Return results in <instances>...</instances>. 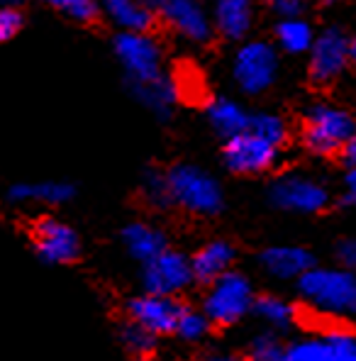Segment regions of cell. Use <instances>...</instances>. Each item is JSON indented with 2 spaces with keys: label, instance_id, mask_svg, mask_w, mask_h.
<instances>
[{
  "label": "cell",
  "instance_id": "6da1fadb",
  "mask_svg": "<svg viewBox=\"0 0 356 361\" xmlns=\"http://www.w3.org/2000/svg\"><path fill=\"white\" fill-rule=\"evenodd\" d=\"M300 298L315 312L327 317H352L356 310V279L352 269L310 267L297 276Z\"/></svg>",
  "mask_w": 356,
  "mask_h": 361
},
{
  "label": "cell",
  "instance_id": "7a4b0ae2",
  "mask_svg": "<svg viewBox=\"0 0 356 361\" xmlns=\"http://www.w3.org/2000/svg\"><path fill=\"white\" fill-rule=\"evenodd\" d=\"M171 205H180L183 210L195 215H215L225 205V195L212 173L193 164H178L166 173Z\"/></svg>",
  "mask_w": 356,
  "mask_h": 361
},
{
  "label": "cell",
  "instance_id": "3957f363",
  "mask_svg": "<svg viewBox=\"0 0 356 361\" xmlns=\"http://www.w3.org/2000/svg\"><path fill=\"white\" fill-rule=\"evenodd\" d=\"M254 305V288L252 281L239 271H225L210 281V288L203 298V312L208 315L212 325L230 327L237 325Z\"/></svg>",
  "mask_w": 356,
  "mask_h": 361
},
{
  "label": "cell",
  "instance_id": "277c9868",
  "mask_svg": "<svg viewBox=\"0 0 356 361\" xmlns=\"http://www.w3.org/2000/svg\"><path fill=\"white\" fill-rule=\"evenodd\" d=\"M349 140H354V118L347 110L327 103L307 110L302 142L310 152L320 154V157H332Z\"/></svg>",
  "mask_w": 356,
  "mask_h": 361
},
{
  "label": "cell",
  "instance_id": "5b68a950",
  "mask_svg": "<svg viewBox=\"0 0 356 361\" xmlns=\"http://www.w3.org/2000/svg\"><path fill=\"white\" fill-rule=\"evenodd\" d=\"M232 73H235V83L239 90L249 95L264 93L274 86L276 76H278V51L269 42H247L237 49Z\"/></svg>",
  "mask_w": 356,
  "mask_h": 361
},
{
  "label": "cell",
  "instance_id": "8992f818",
  "mask_svg": "<svg viewBox=\"0 0 356 361\" xmlns=\"http://www.w3.org/2000/svg\"><path fill=\"white\" fill-rule=\"evenodd\" d=\"M307 54H310V76L325 86L347 71L356 56V44L344 30L327 27L322 35H315Z\"/></svg>",
  "mask_w": 356,
  "mask_h": 361
},
{
  "label": "cell",
  "instance_id": "52a82bcc",
  "mask_svg": "<svg viewBox=\"0 0 356 361\" xmlns=\"http://www.w3.org/2000/svg\"><path fill=\"white\" fill-rule=\"evenodd\" d=\"M115 54L132 83H147L161 76V47L147 32H120Z\"/></svg>",
  "mask_w": 356,
  "mask_h": 361
},
{
  "label": "cell",
  "instance_id": "ba28073f",
  "mask_svg": "<svg viewBox=\"0 0 356 361\" xmlns=\"http://www.w3.org/2000/svg\"><path fill=\"white\" fill-rule=\"evenodd\" d=\"M269 195L276 208L288 212H305V215L325 210L329 203L325 185L310 176H302V173H286V176L276 178L271 183Z\"/></svg>",
  "mask_w": 356,
  "mask_h": 361
},
{
  "label": "cell",
  "instance_id": "9c48e42d",
  "mask_svg": "<svg viewBox=\"0 0 356 361\" xmlns=\"http://www.w3.org/2000/svg\"><path fill=\"white\" fill-rule=\"evenodd\" d=\"M142 283L147 293L156 295H178L193 283V271H190V259H185L180 252L164 249L154 259L145 262L142 271Z\"/></svg>",
  "mask_w": 356,
  "mask_h": 361
},
{
  "label": "cell",
  "instance_id": "30bf717a",
  "mask_svg": "<svg viewBox=\"0 0 356 361\" xmlns=\"http://www.w3.org/2000/svg\"><path fill=\"white\" fill-rule=\"evenodd\" d=\"M278 149L281 147L254 135L252 130H244L227 140L225 164L230 171L254 176V173H264L269 169H274V164L278 161Z\"/></svg>",
  "mask_w": 356,
  "mask_h": 361
},
{
  "label": "cell",
  "instance_id": "8fae6325",
  "mask_svg": "<svg viewBox=\"0 0 356 361\" xmlns=\"http://www.w3.org/2000/svg\"><path fill=\"white\" fill-rule=\"evenodd\" d=\"M286 361H356V339L349 330H329L286 347Z\"/></svg>",
  "mask_w": 356,
  "mask_h": 361
},
{
  "label": "cell",
  "instance_id": "7c38bea8",
  "mask_svg": "<svg viewBox=\"0 0 356 361\" xmlns=\"http://www.w3.org/2000/svg\"><path fill=\"white\" fill-rule=\"evenodd\" d=\"M35 247L47 264H68L81 252L76 232L54 217H44L35 225Z\"/></svg>",
  "mask_w": 356,
  "mask_h": 361
},
{
  "label": "cell",
  "instance_id": "4fadbf2b",
  "mask_svg": "<svg viewBox=\"0 0 356 361\" xmlns=\"http://www.w3.org/2000/svg\"><path fill=\"white\" fill-rule=\"evenodd\" d=\"M180 307L183 305H178L173 300V295H156V293H145L140 298H132L127 302L130 320L154 334L173 332L180 315Z\"/></svg>",
  "mask_w": 356,
  "mask_h": 361
},
{
  "label": "cell",
  "instance_id": "5bb4252c",
  "mask_svg": "<svg viewBox=\"0 0 356 361\" xmlns=\"http://www.w3.org/2000/svg\"><path fill=\"white\" fill-rule=\"evenodd\" d=\"M183 39L193 44H205L212 37V23L205 8L198 0H171L161 10H156Z\"/></svg>",
  "mask_w": 356,
  "mask_h": 361
},
{
  "label": "cell",
  "instance_id": "9a60e30c",
  "mask_svg": "<svg viewBox=\"0 0 356 361\" xmlns=\"http://www.w3.org/2000/svg\"><path fill=\"white\" fill-rule=\"evenodd\" d=\"M259 262H262V269L269 276H274L278 281H293L300 274H305L310 267H315V259H312V254L307 249L288 247V244L264 249Z\"/></svg>",
  "mask_w": 356,
  "mask_h": 361
},
{
  "label": "cell",
  "instance_id": "2e32d148",
  "mask_svg": "<svg viewBox=\"0 0 356 361\" xmlns=\"http://www.w3.org/2000/svg\"><path fill=\"white\" fill-rule=\"evenodd\" d=\"M252 20L254 0H215L210 23L225 39H242L252 30Z\"/></svg>",
  "mask_w": 356,
  "mask_h": 361
},
{
  "label": "cell",
  "instance_id": "e0dca14e",
  "mask_svg": "<svg viewBox=\"0 0 356 361\" xmlns=\"http://www.w3.org/2000/svg\"><path fill=\"white\" fill-rule=\"evenodd\" d=\"M235 262V247L225 240L208 242L205 247H200L195 252V257L190 259V271H193V281L200 283H210L217 276H222L225 271L232 269Z\"/></svg>",
  "mask_w": 356,
  "mask_h": 361
},
{
  "label": "cell",
  "instance_id": "ac0fdd59",
  "mask_svg": "<svg viewBox=\"0 0 356 361\" xmlns=\"http://www.w3.org/2000/svg\"><path fill=\"white\" fill-rule=\"evenodd\" d=\"M122 242H125L130 257H135L137 262H149L159 252L166 249V235L156 227L147 225V222H132L122 230Z\"/></svg>",
  "mask_w": 356,
  "mask_h": 361
},
{
  "label": "cell",
  "instance_id": "d6986e66",
  "mask_svg": "<svg viewBox=\"0 0 356 361\" xmlns=\"http://www.w3.org/2000/svg\"><path fill=\"white\" fill-rule=\"evenodd\" d=\"M8 198L13 203H44L59 205L73 198V185L59 180H42V183H18L10 188Z\"/></svg>",
  "mask_w": 356,
  "mask_h": 361
},
{
  "label": "cell",
  "instance_id": "ffe728a7",
  "mask_svg": "<svg viewBox=\"0 0 356 361\" xmlns=\"http://www.w3.org/2000/svg\"><path fill=\"white\" fill-rule=\"evenodd\" d=\"M105 13L122 32H147L154 25V10L140 0H105Z\"/></svg>",
  "mask_w": 356,
  "mask_h": 361
},
{
  "label": "cell",
  "instance_id": "44dd1931",
  "mask_svg": "<svg viewBox=\"0 0 356 361\" xmlns=\"http://www.w3.org/2000/svg\"><path fill=\"white\" fill-rule=\"evenodd\" d=\"M132 90H135L137 98H140L154 115H159V118H166L178 98V86L171 78L164 76V73L154 78V81L132 83Z\"/></svg>",
  "mask_w": 356,
  "mask_h": 361
},
{
  "label": "cell",
  "instance_id": "7402d4cb",
  "mask_svg": "<svg viewBox=\"0 0 356 361\" xmlns=\"http://www.w3.org/2000/svg\"><path fill=\"white\" fill-rule=\"evenodd\" d=\"M208 118H210V125L217 130V135L230 140V137L239 135V132L249 130V118H252V115L239 103H235V100L220 98L208 108Z\"/></svg>",
  "mask_w": 356,
  "mask_h": 361
},
{
  "label": "cell",
  "instance_id": "603a6c76",
  "mask_svg": "<svg viewBox=\"0 0 356 361\" xmlns=\"http://www.w3.org/2000/svg\"><path fill=\"white\" fill-rule=\"evenodd\" d=\"M312 39H315V30L302 18H286L278 20V25H276V42L288 54H302V51H307Z\"/></svg>",
  "mask_w": 356,
  "mask_h": 361
},
{
  "label": "cell",
  "instance_id": "cb8c5ba5",
  "mask_svg": "<svg viewBox=\"0 0 356 361\" xmlns=\"http://www.w3.org/2000/svg\"><path fill=\"white\" fill-rule=\"evenodd\" d=\"M252 310L257 312L266 325L276 327V330H288V327L297 320V310H295L293 302L278 298V295H262V298H254Z\"/></svg>",
  "mask_w": 356,
  "mask_h": 361
},
{
  "label": "cell",
  "instance_id": "d4e9b609",
  "mask_svg": "<svg viewBox=\"0 0 356 361\" xmlns=\"http://www.w3.org/2000/svg\"><path fill=\"white\" fill-rule=\"evenodd\" d=\"M210 327L212 322L208 320L203 310H190V307H180V315L176 320V327L173 332L178 334L183 342H190V344H198L203 342L205 337L210 334Z\"/></svg>",
  "mask_w": 356,
  "mask_h": 361
},
{
  "label": "cell",
  "instance_id": "484cf974",
  "mask_svg": "<svg viewBox=\"0 0 356 361\" xmlns=\"http://www.w3.org/2000/svg\"><path fill=\"white\" fill-rule=\"evenodd\" d=\"M249 130H252L254 135L264 137V140L276 147H281L288 140V127H286V122L274 113L252 115V118H249Z\"/></svg>",
  "mask_w": 356,
  "mask_h": 361
},
{
  "label": "cell",
  "instance_id": "4316f807",
  "mask_svg": "<svg viewBox=\"0 0 356 361\" xmlns=\"http://www.w3.org/2000/svg\"><path fill=\"white\" fill-rule=\"evenodd\" d=\"M122 344H125L127 352H132L135 357H149V354L156 349V334L130 320L122 327Z\"/></svg>",
  "mask_w": 356,
  "mask_h": 361
},
{
  "label": "cell",
  "instance_id": "83f0119b",
  "mask_svg": "<svg viewBox=\"0 0 356 361\" xmlns=\"http://www.w3.org/2000/svg\"><path fill=\"white\" fill-rule=\"evenodd\" d=\"M244 361H286V347L276 334H259Z\"/></svg>",
  "mask_w": 356,
  "mask_h": 361
},
{
  "label": "cell",
  "instance_id": "f1b7e54d",
  "mask_svg": "<svg viewBox=\"0 0 356 361\" xmlns=\"http://www.w3.org/2000/svg\"><path fill=\"white\" fill-rule=\"evenodd\" d=\"M145 198L149 205L154 208H168L171 205V195H168V185H166V173H159V171H149L145 176Z\"/></svg>",
  "mask_w": 356,
  "mask_h": 361
},
{
  "label": "cell",
  "instance_id": "f546056e",
  "mask_svg": "<svg viewBox=\"0 0 356 361\" xmlns=\"http://www.w3.org/2000/svg\"><path fill=\"white\" fill-rule=\"evenodd\" d=\"M51 8H59L66 15H71L78 23H93L98 18V5L95 0H44Z\"/></svg>",
  "mask_w": 356,
  "mask_h": 361
},
{
  "label": "cell",
  "instance_id": "4dcf8cb0",
  "mask_svg": "<svg viewBox=\"0 0 356 361\" xmlns=\"http://www.w3.org/2000/svg\"><path fill=\"white\" fill-rule=\"evenodd\" d=\"M20 27H23V15H20L15 8H10V5L0 8V44L13 39V37L20 32Z\"/></svg>",
  "mask_w": 356,
  "mask_h": 361
},
{
  "label": "cell",
  "instance_id": "1f68e13d",
  "mask_svg": "<svg viewBox=\"0 0 356 361\" xmlns=\"http://www.w3.org/2000/svg\"><path fill=\"white\" fill-rule=\"evenodd\" d=\"M269 8H271V13H274L278 20L302 18L307 3H305V0H269Z\"/></svg>",
  "mask_w": 356,
  "mask_h": 361
},
{
  "label": "cell",
  "instance_id": "d6a6232c",
  "mask_svg": "<svg viewBox=\"0 0 356 361\" xmlns=\"http://www.w3.org/2000/svg\"><path fill=\"white\" fill-rule=\"evenodd\" d=\"M337 259L344 269H354L356 264V242L354 240H342L337 244Z\"/></svg>",
  "mask_w": 356,
  "mask_h": 361
},
{
  "label": "cell",
  "instance_id": "836d02e7",
  "mask_svg": "<svg viewBox=\"0 0 356 361\" xmlns=\"http://www.w3.org/2000/svg\"><path fill=\"white\" fill-rule=\"evenodd\" d=\"M337 154H339V159H342L344 166L354 169L356 166V140H349L347 145H344Z\"/></svg>",
  "mask_w": 356,
  "mask_h": 361
},
{
  "label": "cell",
  "instance_id": "e575fe53",
  "mask_svg": "<svg viewBox=\"0 0 356 361\" xmlns=\"http://www.w3.org/2000/svg\"><path fill=\"white\" fill-rule=\"evenodd\" d=\"M203 361H244V359L232 352H210V354H205Z\"/></svg>",
  "mask_w": 356,
  "mask_h": 361
},
{
  "label": "cell",
  "instance_id": "d590c367",
  "mask_svg": "<svg viewBox=\"0 0 356 361\" xmlns=\"http://www.w3.org/2000/svg\"><path fill=\"white\" fill-rule=\"evenodd\" d=\"M344 185H347V190H354L356 193V171L354 169H347V173H344Z\"/></svg>",
  "mask_w": 356,
  "mask_h": 361
},
{
  "label": "cell",
  "instance_id": "8d00e7d4",
  "mask_svg": "<svg viewBox=\"0 0 356 361\" xmlns=\"http://www.w3.org/2000/svg\"><path fill=\"white\" fill-rule=\"evenodd\" d=\"M354 200H356V193H354V190H344V195L339 198V205H342V208H352Z\"/></svg>",
  "mask_w": 356,
  "mask_h": 361
},
{
  "label": "cell",
  "instance_id": "74e56055",
  "mask_svg": "<svg viewBox=\"0 0 356 361\" xmlns=\"http://www.w3.org/2000/svg\"><path fill=\"white\" fill-rule=\"evenodd\" d=\"M166 3H171V0H147V5H149V8L154 10V13H156V10H161V8H164V5H166Z\"/></svg>",
  "mask_w": 356,
  "mask_h": 361
},
{
  "label": "cell",
  "instance_id": "f35d334b",
  "mask_svg": "<svg viewBox=\"0 0 356 361\" xmlns=\"http://www.w3.org/2000/svg\"><path fill=\"white\" fill-rule=\"evenodd\" d=\"M140 361H147V357H140Z\"/></svg>",
  "mask_w": 356,
  "mask_h": 361
}]
</instances>
